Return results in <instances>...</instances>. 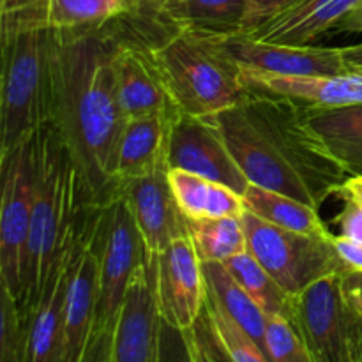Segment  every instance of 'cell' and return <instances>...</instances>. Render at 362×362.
Segmentation results:
<instances>
[{"instance_id": "14", "label": "cell", "mask_w": 362, "mask_h": 362, "mask_svg": "<svg viewBox=\"0 0 362 362\" xmlns=\"http://www.w3.org/2000/svg\"><path fill=\"white\" fill-rule=\"evenodd\" d=\"M105 212V209H103ZM103 212L90 235L71 262L62 313V345L59 362H78L94 329L98 310V246Z\"/></svg>"}, {"instance_id": "25", "label": "cell", "mask_w": 362, "mask_h": 362, "mask_svg": "<svg viewBox=\"0 0 362 362\" xmlns=\"http://www.w3.org/2000/svg\"><path fill=\"white\" fill-rule=\"evenodd\" d=\"M207 293L265 354L267 313L247 296L223 262H204Z\"/></svg>"}, {"instance_id": "4", "label": "cell", "mask_w": 362, "mask_h": 362, "mask_svg": "<svg viewBox=\"0 0 362 362\" xmlns=\"http://www.w3.org/2000/svg\"><path fill=\"white\" fill-rule=\"evenodd\" d=\"M0 158L49 126L55 108L57 30H0Z\"/></svg>"}, {"instance_id": "8", "label": "cell", "mask_w": 362, "mask_h": 362, "mask_svg": "<svg viewBox=\"0 0 362 362\" xmlns=\"http://www.w3.org/2000/svg\"><path fill=\"white\" fill-rule=\"evenodd\" d=\"M288 318L313 362H362V318L346 303L339 274L293 297Z\"/></svg>"}, {"instance_id": "11", "label": "cell", "mask_w": 362, "mask_h": 362, "mask_svg": "<svg viewBox=\"0 0 362 362\" xmlns=\"http://www.w3.org/2000/svg\"><path fill=\"white\" fill-rule=\"evenodd\" d=\"M152 258L154 292L159 313L166 324L193 329L207 299L204 262L189 235L173 240Z\"/></svg>"}, {"instance_id": "6", "label": "cell", "mask_w": 362, "mask_h": 362, "mask_svg": "<svg viewBox=\"0 0 362 362\" xmlns=\"http://www.w3.org/2000/svg\"><path fill=\"white\" fill-rule=\"evenodd\" d=\"M39 163V133L0 158V283L25 306V269Z\"/></svg>"}, {"instance_id": "17", "label": "cell", "mask_w": 362, "mask_h": 362, "mask_svg": "<svg viewBox=\"0 0 362 362\" xmlns=\"http://www.w3.org/2000/svg\"><path fill=\"white\" fill-rule=\"evenodd\" d=\"M177 115L179 113H152L126 119L113 163L115 189L131 180L168 168L170 129Z\"/></svg>"}, {"instance_id": "18", "label": "cell", "mask_w": 362, "mask_h": 362, "mask_svg": "<svg viewBox=\"0 0 362 362\" xmlns=\"http://www.w3.org/2000/svg\"><path fill=\"white\" fill-rule=\"evenodd\" d=\"M362 0H297L293 6L247 32L257 39L279 45L304 46L318 35L336 30Z\"/></svg>"}, {"instance_id": "19", "label": "cell", "mask_w": 362, "mask_h": 362, "mask_svg": "<svg viewBox=\"0 0 362 362\" xmlns=\"http://www.w3.org/2000/svg\"><path fill=\"white\" fill-rule=\"evenodd\" d=\"M151 14L172 30L228 34L243 30L246 0H159Z\"/></svg>"}, {"instance_id": "28", "label": "cell", "mask_w": 362, "mask_h": 362, "mask_svg": "<svg viewBox=\"0 0 362 362\" xmlns=\"http://www.w3.org/2000/svg\"><path fill=\"white\" fill-rule=\"evenodd\" d=\"M28 313L9 292L0 296V362H25Z\"/></svg>"}, {"instance_id": "23", "label": "cell", "mask_w": 362, "mask_h": 362, "mask_svg": "<svg viewBox=\"0 0 362 362\" xmlns=\"http://www.w3.org/2000/svg\"><path fill=\"white\" fill-rule=\"evenodd\" d=\"M311 127L349 175H362V105L310 110Z\"/></svg>"}, {"instance_id": "5", "label": "cell", "mask_w": 362, "mask_h": 362, "mask_svg": "<svg viewBox=\"0 0 362 362\" xmlns=\"http://www.w3.org/2000/svg\"><path fill=\"white\" fill-rule=\"evenodd\" d=\"M151 48L175 108L184 115L216 117L247 98L243 71L202 39L158 21Z\"/></svg>"}, {"instance_id": "13", "label": "cell", "mask_w": 362, "mask_h": 362, "mask_svg": "<svg viewBox=\"0 0 362 362\" xmlns=\"http://www.w3.org/2000/svg\"><path fill=\"white\" fill-rule=\"evenodd\" d=\"M161 325L152 258L138 269L120 308L113 336V362H159Z\"/></svg>"}, {"instance_id": "16", "label": "cell", "mask_w": 362, "mask_h": 362, "mask_svg": "<svg viewBox=\"0 0 362 362\" xmlns=\"http://www.w3.org/2000/svg\"><path fill=\"white\" fill-rule=\"evenodd\" d=\"M251 90L288 98L310 110L362 105V76L357 74H278L243 71Z\"/></svg>"}, {"instance_id": "39", "label": "cell", "mask_w": 362, "mask_h": 362, "mask_svg": "<svg viewBox=\"0 0 362 362\" xmlns=\"http://www.w3.org/2000/svg\"><path fill=\"white\" fill-rule=\"evenodd\" d=\"M129 13H152L159 0H124Z\"/></svg>"}, {"instance_id": "35", "label": "cell", "mask_w": 362, "mask_h": 362, "mask_svg": "<svg viewBox=\"0 0 362 362\" xmlns=\"http://www.w3.org/2000/svg\"><path fill=\"white\" fill-rule=\"evenodd\" d=\"M339 285L346 303L362 318V271H345L339 274Z\"/></svg>"}, {"instance_id": "1", "label": "cell", "mask_w": 362, "mask_h": 362, "mask_svg": "<svg viewBox=\"0 0 362 362\" xmlns=\"http://www.w3.org/2000/svg\"><path fill=\"white\" fill-rule=\"evenodd\" d=\"M122 18L92 30L57 32L55 108L49 126L73 159L92 205L115 200V151L124 117L115 55Z\"/></svg>"}, {"instance_id": "27", "label": "cell", "mask_w": 362, "mask_h": 362, "mask_svg": "<svg viewBox=\"0 0 362 362\" xmlns=\"http://www.w3.org/2000/svg\"><path fill=\"white\" fill-rule=\"evenodd\" d=\"M187 232L202 262H226L247 251L240 218H205L187 221Z\"/></svg>"}, {"instance_id": "22", "label": "cell", "mask_w": 362, "mask_h": 362, "mask_svg": "<svg viewBox=\"0 0 362 362\" xmlns=\"http://www.w3.org/2000/svg\"><path fill=\"white\" fill-rule=\"evenodd\" d=\"M80 251V250H78ZM76 257V255H74ZM74 260V258H73ZM71 260V262H73ZM71 262L59 271L37 306L28 313L25 362H59L62 345V313Z\"/></svg>"}, {"instance_id": "7", "label": "cell", "mask_w": 362, "mask_h": 362, "mask_svg": "<svg viewBox=\"0 0 362 362\" xmlns=\"http://www.w3.org/2000/svg\"><path fill=\"white\" fill-rule=\"evenodd\" d=\"M240 219L246 230L247 251L290 297L299 296L327 276L345 272L332 239L290 232L247 211Z\"/></svg>"}, {"instance_id": "9", "label": "cell", "mask_w": 362, "mask_h": 362, "mask_svg": "<svg viewBox=\"0 0 362 362\" xmlns=\"http://www.w3.org/2000/svg\"><path fill=\"white\" fill-rule=\"evenodd\" d=\"M148 258L144 237L120 197L105 205L98 260V310L94 325H117L127 288Z\"/></svg>"}, {"instance_id": "20", "label": "cell", "mask_w": 362, "mask_h": 362, "mask_svg": "<svg viewBox=\"0 0 362 362\" xmlns=\"http://www.w3.org/2000/svg\"><path fill=\"white\" fill-rule=\"evenodd\" d=\"M193 336L207 362H269L260 346L209 297L193 325Z\"/></svg>"}, {"instance_id": "31", "label": "cell", "mask_w": 362, "mask_h": 362, "mask_svg": "<svg viewBox=\"0 0 362 362\" xmlns=\"http://www.w3.org/2000/svg\"><path fill=\"white\" fill-rule=\"evenodd\" d=\"M115 325H94L78 362H113Z\"/></svg>"}, {"instance_id": "29", "label": "cell", "mask_w": 362, "mask_h": 362, "mask_svg": "<svg viewBox=\"0 0 362 362\" xmlns=\"http://www.w3.org/2000/svg\"><path fill=\"white\" fill-rule=\"evenodd\" d=\"M265 356L269 362H313L290 318L267 315Z\"/></svg>"}, {"instance_id": "24", "label": "cell", "mask_w": 362, "mask_h": 362, "mask_svg": "<svg viewBox=\"0 0 362 362\" xmlns=\"http://www.w3.org/2000/svg\"><path fill=\"white\" fill-rule=\"evenodd\" d=\"M243 198L247 212L271 223V225L290 230V232L320 237V239L334 237L324 219L318 216L317 209L304 202L265 189L257 184H250L243 193Z\"/></svg>"}, {"instance_id": "2", "label": "cell", "mask_w": 362, "mask_h": 362, "mask_svg": "<svg viewBox=\"0 0 362 362\" xmlns=\"http://www.w3.org/2000/svg\"><path fill=\"white\" fill-rule=\"evenodd\" d=\"M308 113L292 99L251 90L212 119L247 182L320 211L349 173L315 133Z\"/></svg>"}, {"instance_id": "33", "label": "cell", "mask_w": 362, "mask_h": 362, "mask_svg": "<svg viewBox=\"0 0 362 362\" xmlns=\"http://www.w3.org/2000/svg\"><path fill=\"white\" fill-rule=\"evenodd\" d=\"M332 246H334L345 271H362V243L349 239V237L334 235Z\"/></svg>"}, {"instance_id": "15", "label": "cell", "mask_w": 362, "mask_h": 362, "mask_svg": "<svg viewBox=\"0 0 362 362\" xmlns=\"http://www.w3.org/2000/svg\"><path fill=\"white\" fill-rule=\"evenodd\" d=\"M117 197L126 202L151 257L165 251L173 240L189 235L168 180V168L122 184Z\"/></svg>"}, {"instance_id": "32", "label": "cell", "mask_w": 362, "mask_h": 362, "mask_svg": "<svg viewBox=\"0 0 362 362\" xmlns=\"http://www.w3.org/2000/svg\"><path fill=\"white\" fill-rule=\"evenodd\" d=\"M296 2L297 0H246V18H244L243 32L257 30L265 21L278 16Z\"/></svg>"}, {"instance_id": "12", "label": "cell", "mask_w": 362, "mask_h": 362, "mask_svg": "<svg viewBox=\"0 0 362 362\" xmlns=\"http://www.w3.org/2000/svg\"><path fill=\"white\" fill-rule=\"evenodd\" d=\"M168 168L197 173L209 180L225 184L240 194L250 186L212 117L179 113L173 119L170 129Z\"/></svg>"}, {"instance_id": "10", "label": "cell", "mask_w": 362, "mask_h": 362, "mask_svg": "<svg viewBox=\"0 0 362 362\" xmlns=\"http://www.w3.org/2000/svg\"><path fill=\"white\" fill-rule=\"evenodd\" d=\"M240 71L278 74H343L339 48L279 45L257 39L247 32L193 34Z\"/></svg>"}, {"instance_id": "26", "label": "cell", "mask_w": 362, "mask_h": 362, "mask_svg": "<svg viewBox=\"0 0 362 362\" xmlns=\"http://www.w3.org/2000/svg\"><path fill=\"white\" fill-rule=\"evenodd\" d=\"M228 269L230 274L237 279L240 286L247 292V296L262 308L267 315H279V317H290L292 310V299L278 281L269 274L267 269L250 253L235 255L223 262Z\"/></svg>"}, {"instance_id": "37", "label": "cell", "mask_w": 362, "mask_h": 362, "mask_svg": "<svg viewBox=\"0 0 362 362\" xmlns=\"http://www.w3.org/2000/svg\"><path fill=\"white\" fill-rule=\"evenodd\" d=\"M339 55H341L345 73L362 76V42L339 48Z\"/></svg>"}, {"instance_id": "38", "label": "cell", "mask_w": 362, "mask_h": 362, "mask_svg": "<svg viewBox=\"0 0 362 362\" xmlns=\"http://www.w3.org/2000/svg\"><path fill=\"white\" fill-rule=\"evenodd\" d=\"M338 32H362V2L346 18H343L341 23L336 27Z\"/></svg>"}, {"instance_id": "21", "label": "cell", "mask_w": 362, "mask_h": 362, "mask_svg": "<svg viewBox=\"0 0 362 362\" xmlns=\"http://www.w3.org/2000/svg\"><path fill=\"white\" fill-rule=\"evenodd\" d=\"M168 180L177 205L187 221L205 218H243L246 212L243 194L225 184L180 168H168Z\"/></svg>"}, {"instance_id": "34", "label": "cell", "mask_w": 362, "mask_h": 362, "mask_svg": "<svg viewBox=\"0 0 362 362\" xmlns=\"http://www.w3.org/2000/svg\"><path fill=\"white\" fill-rule=\"evenodd\" d=\"M336 225L339 226V235L362 243V209L354 204H345V209L336 216Z\"/></svg>"}, {"instance_id": "36", "label": "cell", "mask_w": 362, "mask_h": 362, "mask_svg": "<svg viewBox=\"0 0 362 362\" xmlns=\"http://www.w3.org/2000/svg\"><path fill=\"white\" fill-rule=\"evenodd\" d=\"M336 198L345 204H354L362 209V175H349L345 182L338 187L334 194Z\"/></svg>"}, {"instance_id": "3", "label": "cell", "mask_w": 362, "mask_h": 362, "mask_svg": "<svg viewBox=\"0 0 362 362\" xmlns=\"http://www.w3.org/2000/svg\"><path fill=\"white\" fill-rule=\"evenodd\" d=\"M105 209L92 205L80 173L52 126L39 131V163L25 269V306L30 313L53 278L98 225Z\"/></svg>"}, {"instance_id": "30", "label": "cell", "mask_w": 362, "mask_h": 362, "mask_svg": "<svg viewBox=\"0 0 362 362\" xmlns=\"http://www.w3.org/2000/svg\"><path fill=\"white\" fill-rule=\"evenodd\" d=\"M159 362H207L200 352L191 329H179L166 324L161 325V350Z\"/></svg>"}]
</instances>
